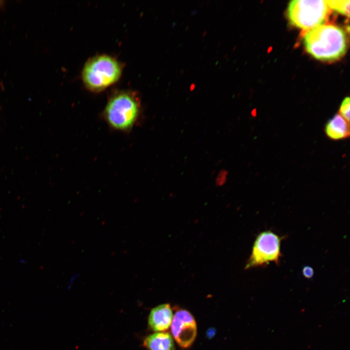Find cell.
Listing matches in <instances>:
<instances>
[{
    "label": "cell",
    "instance_id": "6da1fadb",
    "mask_svg": "<svg viewBox=\"0 0 350 350\" xmlns=\"http://www.w3.org/2000/svg\"><path fill=\"white\" fill-rule=\"evenodd\" d=\"M303 43L310 54L324 61L341 58L347 49L344 31L332 24H322L308 30L303 35Z\"/></svg>",
    "mask_w": 350,
    "mask_h": 350
},
{
    "label": "cell",
    "instance_id": "7a4b0ae2",
    "mask_svg": "<svg viewBox=\"0 0 350 350\" xmlns=\"http://www.w3.org/2000/svg\"><path fill=\"white\" fill-rule=\"evenodd\" d=\"M140 112V101L138 94L131 90H121L109 98L104 115L113 128L127 130L138 120Z\"/></svg>",
    "mask_w": 350,
    "mask_h": 350
},
{
    "label": "cell",
    "instance_id": "3957f363",
    "mask_svg": "<svg viewBox=\"0 0 350 350\" xmlns=\"http://www.w3.org/2000/svg\"><path fill=\"white\" fill-rule=\"evenodd\" d=\"M122 72V66L115 58L105 54L98 55L86 63L82 79L88 89L99 92L116 82Z\"/></svg>",
    "mask_w": 350,
    "mask_h": 350
},
{
    "label": "cell",
    "instance_id": "277c9868",
    "mask_svg": "<svg viewBox=\"0 0 350 350\" xmlns=\"http://www.w3.org/2000/svg\"><path fill=\"white\" fill-rule=\"evenodd\" d=\"M331 11L326 0H294L289 4L287 16L293 25L306 31L326 22Z\"/></svg>",
    "mask_w": 350,
    "mask_h": 350
},
{
    "label": "cell",
    "instance_id": "5b68a950",
    "mask_svg": "<svg viewBox=\"0 0 350 350\" xmlns=\"http://www.w3.org/2000/svg\"><path fill=\"white\" fill-rule=\"evenodd\" d=\"M283 238L271 230L260 233L254 243L251 254L245 268L264 266L271 262L279 264L281 256L280 243Z\"/></svg>",
    "mask_w": 350,
    "mask_h": 350
},
{
    "label": "cell",
    "instance_id": "8992f818",
    "mask_svg": "<svg viewBox=\"0 0 350 350\" xmlns=\"http://www.w3.org/2000/svg\"><path fill=\"white\" fill-rule=\"evenodd\" d=\"M171 332L175 341L181 347L187 348L193 343L197 334V326L192 315L181 310L173 316Z\"/></svg>",
    "mask_w": 350,
    "mask_h": 350
},
{
    "label": "cell",
    "instance_id": "52a82bcc",
    "mask_svg": "<svg viewBox=\"0 0 350 350\" xmlns=\"http://www.w3.org/2000/svg\"><path fill=\"white\" fill-rule=\"evenodd\" d=\"M173 317L170 305L162 304L151 310L148 317V324L154 331H165L170 327Z\"/></svg>",
    "mask_w": 350,
    "mask_h": 350
},
{
    "label": "cell",
    "instance_id": "ba28073f",
    "mask_svg": "<svg viewBox=\"0 0 350 350\" xmlns=\"http://www.w3.org/2000/svg\"><path fill=\"white\" fill-rule=\"evenodd\" d=\"M324 131L332 140L345 139L350 136V123L337 113L327 122Z\"/></svg>",
    "mask_w": 350,
    "mask_h": 350
},
{
    "label": "cell",
    "instance_id": "9c48e42d",
    "mask_svg": "<svg viewBox=\"0 0 350 350\" xmlns=\"http://www.w3.org/2000/svg\"><path fill=\"white\" fill-rule=\"evenodd\" d=\"M143 345L148 350H175L173 338L168 332H157L148 335Z\"/></svg>",
    "mask_w": 350,
    "mask_h": 350
},
{
    "label": "cell",
    "instance_id": "30bf717a",
    "mask_svg": "<svg viewBox=\"0 0 350 350\" xmlns=\"http://www.w3.org/2000/svg\"><path fill=\"white\" fill-rule=\"evenodd\" d=\"M326 2L330 8L349 17L350 2L349 0H326Z\"/></svg>",
    "mask_w": 350,
    "mask_h": 350
},
{
    "label": "cell",
    "instance_id": "8fae6325",
    "mask_svg": "<svg viewBox=\"0 0 350 350\" xmlns=\"http://www.w3.org/2000/svg\"><path fill=\"white\" fill-rule=\"evenodd\" d=\"M350 101L349 97L342 101L339 108V114L350 123Z\"/></svg>",
    "mask_w": 350,
    "mask_h": 350
},
{
    "label": "cell",
    "instance_id": "7c38bea8",
    "mask_svg": "<svg viewBox=\"0 0 350 350\" xmlns=\"http://www.w3.org/2000/svg\"><path fill=\"white\" fill-rule=\"evenodd\" d=\"M302 274L305 278L310 279L314 275V270L311 267L306 266L303 268Z\"/></svg>",
    "mask_w": 350,
    "mask_h": 350
},
{
    "label": "cell",
    "instance_id": "4fadbf2b",
    "mask_svg": "<svg viewBox=\"0 0 350 350\" xmlns=\"http://www.w3.org/2000/svg\"><path fill=\"white\" fill-rule=\"evenodd\" d=\"M226 172L225 171H222L220 173V174L219 175L217 180H216V183L218 185H223L224 182H225L226 180L223 179V177L226 176Z\"/></svg>",
    "mask_w": 350,
    "mask_h": 350
},
{
    "label": "cell",
    "instance_id": "5bb4252c",
    "mask_svg": "<svg viewBox=\"0 0 350 350\" xmlns=\"http://www.w3.org/2000/svg\"><path fill=\"white\" fill-rule=\"evenodd\" d=\"M215 333V330L214 328H210L207 332V336L209 338H211L213 337Z\"/></svg>",
    "mask_w": 350,
    "mask_h": 350
},
{
    "label": "cell",
    "instance_id": "9a60e30c",
    "mask_svg": "<svg viewBox=\"0 0 350 350\" xmlns=\"http://www.w3.org/2000/svg\"><path fill=\"white\" fill-rule=\"evenodd\" d=\"M194 88H195V86L194 85H192V86H191L190 88L191 90H192Z\"/></svg>",
    "mask_w": 350,
    "mask_h": 350
}]
</instances>
